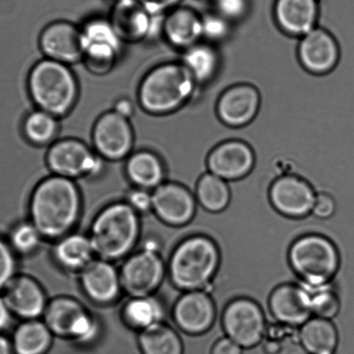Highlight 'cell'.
Wrapping results in <instances>:
<instances>
[{
    "label": "cell",
    "instance_id": "obj_7",
    "mask_svg": "<svg viewBox=\"0 0 354 354\" xmlns=\"http://www.w3.org/2000/svg\"><path fill=\"white\" fill-rule=\"evenodd\" d=\"M80 29L84 50L82 64L92 75H108L122 57L124 44L117 35L109 18L89 19Z\"/></svg>",
    "mask_w": 354,
    "mask_h": 354
},
{
    "label": "cell",
    "instance_id": "obj_48",
    "mask_svg": "<svg viewBox=\"0 0 354 354\" xmlns=\"http://www.w3.org/2000/svg\"><path fill=\"white\" fill-rule=\"evenodd\" d=\"M0 354H15L11 340L0 333Z\"/></svg>",
    "mask_w": 354,
    "mask_h": 354
},
{
    "label": "cell",
    "instance_id": "obj_49",
    "mask_svg": "<svg viewBox=\"0 0 354 354\" xmlns=\"http://www.w3.org/2000/svg\"><path fill=\"white\" fill-rule=\"evenodd\" d=\"M111 1L113 2V4H115V3H119V2L124 1V0H111Z\"/></svg>",
    "mask_w": 354,
    "mask_h": 354
},
{
    "label": "cell",
    "instance_id": "obj_21",
    "mask_svg": "<svg viewBox=\"0 0 354 354\" xmlns=\"http://www.w3.org/2000/svg\"><path fill=\"white\" fill-rule=\"evenodd\" d=\"M3 291L12 315L24 321L43 317L49 301L42 286L34 278L26 274L16 276Z\"/></svg>",
    "mask_w": 354,
    "mask_h": 354
},
{
    "label": "cell",
    "instance_id": "obj_35",
    "mask_svg": "<svg viewBox=\"0 0 354 354\" xmlns=\"http://www.w3.org/2000/svg\"><path fill=\"white\" fill-rule=\"evenodd\" d=\"M299 284L307 295L313 317L332 319L338 315L340 301L333 281L322 286H310L301 281Z\"/></svg>",
    "mask_w": 354,
    "mask_h": 354
},
{
    "label": "cell",
    "instance_id": "obj_9",
    "mask_svg": "<svg viewBox=\"0 0 354 354\" xmlns=\"http://www.w3.org/2000/svg\"><path fill=\"white\" fill-rule=\"evenodd\" d=\"M43 322L54 336L86 343L98 330L96 319L80 301L70 297H59L48 302Z\"/></svg>",
    "mask_w": 354,
    "mask_h": 354
},
{
    "label": "cell",
    "instance_id": "obj_38",
    "mask_svg": "<svg viewBox=\"0 0 354 354\" xmlns=\"http://www.w3.org/2000/svg\"><path fill=\"white\" fill-rule=\"evenodd\" d=\"M15 252L8 242L0 238V290L11 283L16 274Z\"/></svg>",
    "mask_w": 354,
    "mask_h": 354
},
{
    "label": "cell",
    "instance_id": "obj_40",
    "mask_svg": "<svg viewBox=\"0 0 354 354\" xmlns=\"http://www.w3.org/2000/svg\"><path fill=\"white\" fill-rule=\"evenodd\" d=\"M315 191L316 198L311 214L322 219L331 218L336 212L335 198L329 192L322 190V189H315Z\"/></svg>",
    "mask_w": 354,
    "mask_h": 354
},
{
    "label": "cell",
    "instance_id": "obj_47",
    "mask_svg": "<svg viewBox=\"0 0 354 354\" xmlns=\"http://www.w3.org/2000/svg\"><path fill=\"white\" fill-rule=\"evenodd\" d=\"M288 342H279L277 340L263 339L262 346L264 353L266 354H281L286 348Z\"/></svg>",
    "mask_w": 354,
    "mask_h": 354
},
{
    "label": "cell",
    "instance_id": "obj_25",
    "mask_svg": "<svg viewBox=\"0 0 354 354\" xmlns=\"http://www.w3.org/2000/svg\"><path fill=\"white\" fill-rule=\"evenodd\" d=\"M161 35L174 49L187 50L202 42V16L194 10L178 6L163 17Z\"/></svg>",
    "mask_w": 354,
    "mask_h": 354
},
{
    "label": "cell",
    "instance_id": "obj_15",
    "mask_svg": "<svg viewBox=\"0 0 354 354\" xmlns=\"http://www.w3.org/2000/svg\"><path fill=\"white\" fill-rule=\"evenodd\" d=\"M256 156L248 143L228 140L213 147L206 160L207 171L227 182L243 180L255 170Z\"/></svg>",
    "mask_w": 354,
    "mask_h": 354
},
{
    "label": "cell",
    "instance_id": "obj_22",
    "mask_svg": "<svg viewBox=\"0 0 354 354\" xmlns=\"http://www.w3.org/2000/svg\"><path fill=\"white\" fill-rule=\"evenodd\" d=\"M80 283L84 294L98 305L112 304L122 290L120 271L111 262L100 259L81 271Z\"/></svg>",
    "mask_w": 354,
    "mask_h": 354
},
{
    "label": "cell",
    "instance_id": "obj_39",
    "mask_svg": "<svg viewBox=\"0 0 354 354\" xmlns=\"http://www.w3.org/2000/svg\"><path fill=\"white\" fill-rule=\"evenodd\" d=\"M215 12L232 23L241 20L249 10V0H214Z\"/></svg>",
    "mask_w": 354,
    "mask_h": 354
},
{
    "label": "cell",
    "instance_id": "obj_32",
    "mask_svg": "<svg viewBox=\"0 0 354 354\" xmlns=\"http://www.w3.org/2000/svg\"><path fill=\"white\" fill-rule=\"evenodd\" d=\"M138 344L142 354H185L180 332L165 322L140 332Z\"/></svg>",
    "mask_w": 354,
    "mask_h": 354
},
{
    "label": "cell",
    "instance_id": "obj_19",
    "mask_svg": "<svg viewBox=\"0 0 354 354\" xmlns=\"http://www.w3.org/2000/svg\"><path fill=\"white\" fill-rule=\"evenodd\" d=\"M297 56L301 66L309 73L325 75L338 64L340 50L335 37L317 26L301 37Z\"/></svg>",
    "mask_w": 354,
    "mask_h": 354
},
{
    "label": "cell",
    "instance_id": "obj_45",
    "mask_svg": "<svg viewBox=\"0 0 354 354\" xmlns=\"http://www.w3.org/2000/svg\"><path fill=\"white\" fill-rule=\"evenodd\" d=\"M113 110L118 113V115L130 120L135 115L136 106L131 100L122 97L117 100L115 102Z\"/></svg>",
    "mask_w": 354,
    "mask_h": 354
},
{
    "label": "cell",
    "instance_id": "obj_30",
    "mask_svg": "<svg viewBox=\"0 0 354 354\" xmlns=\"http://www.w3.org/2000/svg\"><path fill=\"white\" fill-rule=\"evenodd\" d=\"M182 53L180 62L198 86L207 84L215 77L220 59L213 44L202 41Z\"/></svg>",
    "mask_w": 354,
    "mask_h": 354
},
{
    "label": "cell",
    "instance_id": "obj_42",
    "mask_svg": "<svg viewBox=\"0 0 354 354\" xmlns=\"http://www.w3.org/2000/svg\"><path fill=\"white\" fill-rule=\"evenodd\" d=\"M126 202L139 214L152 211V192L144 189H133Z\"/></svg>",
    "mask_w": 354,
    "mask_h": 354
},
{
    "label": "cell",
    "instance_id": "obj_4",
    "mask_svg": "<svg viewBox=\"0 0 354 354\" xmlns=\"http://www.w3.org/2000/svg\"><path fill=\"white\" fill-rule=\"evenodd\" d=\"M27 91L36 109L59 120L73 111L80 95L77 77L71 66L46 58L30 68Z\"/></svg>",
    "mask_w": 354,
    "mask_h": 354
},
{
    "label": "cell",
    "instance_id": "obj_14",
    "mask_svg": "<svg viewBox=\"0 0 354 354\" xmlns=\"http://www.w3.org/2000/svg\"><path fill=\"white\" fill-rule=\"evenodd\" d=\"M315 198L314 187L300 175H280L270 187L271 204L288 218H301L310 215Z\"/></svg>",
    "mask_w": 354,
    "mask_h": 354
},
{
    "label": "cell",
    "instance_id": "obj_36",
    "mask_svg": "<svg viewBox=\"0 0 354 354\" xmlns=\"http://www.w3.org/2000/svg\"><path fill=\"white\" fill-rule=\"evenodd\" d=\"M42 239L32 222H22L12 230L8 243L15 253L28 255L39 248Z\"/></svg>",
    "mask_w": 354,
    "mask_h": 354
},
{
    "label": "cell",
    "instance_id": "obj_16",
    "mask_svg": "<svg viewBox=\"0 0 354 354\" xmlns=\"http://www.w3.org/2000/svg\"><path fill=\"white\" fill-rule=\"evenodd\" d=\"M216 316L214 300L203 290L181 293L171 309L175 328L189 335L207 332L214 324Z\"/></svg>",
    "mask_w": 354,
    "mask_h": 354
},
{
    "label": "cell",
    "instance_id": "obj_31",
    "mask_svg": "<svg viewBox=\"0 0 354 354\" xmlns=\"http://www.w3.org/2000/svg\"><path fill=\"white\" fill-rule=\"evenodd\" d=\"M123 321L130 328L139 332L164 322L165 309L159 299L154 295L130 297L123 306Z\"/></svg>",
    "mask_w": 354,
    "mask_h": 354
},
{
    "label": "cell",
    "instance_id": "obj_43",
    "mask_svg": "<svg viewBox=\"0 0 354 354\" xmlns=\"http://www.w3.org/2000/svg\"><path fill=\"white\" fill-rule=\"evenodd\" d=\"M144 8L153 17H163L180 4L182 0H138Z\"/></svg>",
    "mask_w": 354,
    "mask_h": 354
},
{
    "label": "cell",
    "instance_id": "obj_5",
    "mask_svg": "<svg viewBox=\"0 0 354 354\" xmlns=\"http://www.w3.org/2000/svg\"><path fill=\"white\" fill-rule=\"evenodd\" d=\"M139 215L126 201L112 203L98 212L88 236L97 259L112 263L129 255L140 239Z\"/></svg>",
    "mask_w": 354,
    "mask_h": 354
},
{
    "label": "cell",
    "instance_id": "obj_20",
    "mask_svg": "<svg viewBox=\"0 0 354 354\" xmlns=\"http://www.w3.org/2000/svg\"><path fill=\"white\" fill-rule=\"evenodd\" d=\"M138 0H124L113 4L109 17L117 35L124 44L144 42L152 37L156 19Z\"/></svg>",
    "mask_w": 354,
    "mask_h": 354
},
{
    "label": "cell",
    "instance_id": "obj_41",
    "mask_svg": "<svg viewBox=\"0 0 354 354\" xmlns=\"http://www.w3.org/2000/svg\"><path fill=\"white\" fill-rule=\"evenodd\" d=\"M264 339L277 340L279 342L297 340L299 339V328L277 322H267Z\"/></svg>",
    "mask_w": 354,
    "mask_h": 354
},
{
    "label": "cell",
    "instance_id": "obj_11",
    "mask_svg": "<svg viewBox=\"0 0 354 354\" xmlns=\"http://www.w3.org/2000/svg\"><path fill=\"white\" fill-rule=\"evenodd\" d=\"M167 272L159 252L152 245L129 256L120 270L122 290L129 297L153 295Z\"/></svg>",
    "mask_w": 354,
    "mask_h": 354
},
{
    "label": "cell",
    "instance_id": "obj_24",
    "mask_svg": "<svg viewBox=\"0 0 354 354\" xmlns=\"http://www.w3.org/2000/svg\"><path fill=\"white\" fill-rule=\"evenodd\" d=\"M318 0H276L274 19L288 36L302 37L317 27Z\"/></svg>",
    "mask_w": 354,
    "mask_h": 354
},
{
    "label": "cell",
    "instance_id": "obj_26",
    "mask_svg": "<svg viewBox=\"0 0 354 354\" xmlns=\"http://www.w3.org/2000/svg\"><path fill=\"white\" fill-rule=\"evenodd\" d=\"M125 174L136 188L153 191L166 182L167 170L162 159L153 151H133L125 160Z\"/></svg>",
    "mask_w": 354,
    "mask_h": 354
},
{
    "label": "cell",
    "instance_id": "obj_8",
    "mask_svg": "<svg viewBox=\"0 0 354 354\" xmlns=\"http://www.w3.org/2000/svg\"><path fill=\"white\" fill-rule=\"evenodd\" d=\"M105 160L92 147L77 138L57 140L48 147L46 163L51 174L77 180L101 174Z\"/></svg>",
    "mask_w": 354,
    "mask_h": 354
},
{
    "label": "cell",
    "instance_id": "obj_12",
    "mask_svg": "<svg viewBox=\"0 0 354 354\" xmlns=\"http://www.w3.org/2000/svg\"><path fill=\"white\" fill-rule=\"evenodd\" d=\"M92 147L102 159L110 162L126 160L133 152L135 130L130 120L113 110L96 119L91 132Z\"/></svg>",
    "mask_w": 354,
    "mask_h": 354
},
{
    "label": "cell",
    "instance_id": "obj_46",
    "mask_svg": "<svg viewBox=\"0 0 354 354\" xmlns=\"http://www.w3.org/2000/svg\"><path fill=\"white\" fill-rule=\"evenodd\" d=\"M12 313L10 310L8 304L3 295L0 294V333L9 328L12 322Z\"/></svg>",
    "mask_w": 354,
    "mask_h": 354
},
{
    "label": "cell",
    "instance_id": "obj_13",
    "mask_svg": "<svg viewBox=\"0 0 354 354\" xmlns=\"http://www.w3.org/2000/svg\"><path fill=\"white\" fill-rule=\"evenodd\" d=\"M194 192L180 182L166 181L152 191V212L174 229L187 225L197 212Z\"/></svg>",
    "mask_w": 354,
    "mask_h": 354
},
{
    "label": "cell",
    "instance_id": "obj_17",
    "mask_svg": "<svg viewBox=\"0 0 354 354\" xmlns=\"http://www.w3.org/2000/svg\"><path fill=\"white\" fill-rule=\"evenodd\" d=\"M39 46L44 58L68 66L82 63L84 58L80 26L65 20L44 27L39 34Z\"/></svg>",
    "mask_w": 354,
    "mask_h": 354
},
{
    "label": "cell",
    "instance_id": "obj_27",
    "mask_svg": "<svg viewBox=\"0 0 354 354\" xmlns=\"http://www.w3.org/2000/svg\"><path fill=\"white\" fill-rule=\"evenodd\" d=\"M299 340L308 354H335L339 336L331 319L312 317L299 328Z\"/></svg>",
    "mask_w": 354,
    "mask_h": 354
},
{
    "label": "cell",
    "instance_id": "obj_37",
    "mask_svg": "<svg viewBox=\"0 0 354 354\" xmlns=\"http://www.w3.org/2000/svg\"><path fill=\"white\" fill-rule=\"evenodd\" d=\"M230 22L216 12L202 16L203 40L209 44L222 42L230 32Z\"/></svg>",
    "mask_w": 354,
    "mask_h": 354
},
{
    "label": "cell",
    "instance_id": "obj_29",
    "mask_svg": "<svg viewBox=\"0 0 354 354\" xmlns=\"http://www.w3.org/2000/svg\"><path fill=\"white\" fill-rule=\"evenodd\" d=\"M94 250L88 236L68 234L58 239L54 248V257L65 270L81 272L94 260Z\"/></svg>",
    "mask_w": 354,
    "mask_h": 354
},
{
    "label": "cell",
    "instance_id": "obj_3",
    "mask_svg": "<svg viewBox=\"0 0 354 354\" xmlns=\"http://www.w3.org/2000/svg\"><path fill=\"white\" fill-rule=\"evenodd\" d=\"M219 264L220 252L214 240L192 234L181 239L171 250L168 277L181 293L205 290L214 280Z\"/></svg>",
    "mask_w": 354,
    "mask_h": 354
},
{
    "label": "cell",
    "instance_id": "obj_44",
    "mask_svg": "<svg viewBox=\"0 0 354 354\" xmlns=\"http://www.w3.org/2000/svg\"><path fill=\"white\" fill-rule=\"evenodd\" d=\"M212 354H243V348L225 336L215 343Z\"/></svg>",
    "mask_w": 354,
    "mask_h": 354
},
{
    "label": "cell",
    "instance_id": "obj_34",
    "mask_svg": "<svg viewBox=\"0 0 354 354\" xmlns=\"http://www.w3.org/2000/svg\"><path fill=\"white\" fill-rule=\"evenodd\" d=\"M59 119L36 109L26 115L22 130L27 142L37 147L53 145L59 133Z\"/></svg>",
    "mask_w": 354,
    "mask_h": 354
},
{
    "label": "cell",
    "instance_id": "obj_10",
    "mask_svg": "<svg viewBox=\"0 0 354 354\" xmlns=\"http://www.w3.org/2000/svg\"><path fill=\"white\" fill-rule=\"evenodd\" d=\"M222 322L226 337L243 347L253 348L262 343L267 326L263 309L246 297L233 299L223 312Z\"/></svg>",
    "mask_w": 354,
    "mask_h": 354
},
{
    "label": "cell",
    "instance_id": "obj_33",
    "mask_svg": "<svg viewBox=\"0 0 354 354\" xmlns=\"http://www.w3.org/2000/svg\"><path fill=\"white\" fill-rule=\"evenodd\" d=\"M194 192L198 204L209 212L223 211L232 198L229 182L208 171L198 178Z\"/></svg>",
    "mask_w": 354,
    "mask_h": 354
},
{
    "label": "cell",
    "instance_id": "obj_2",
    "mask_svg": "<svg viewBox=\"0 0 354 354\" xmlns=\"http://www.w3.org/2000/svg\"><path fill=\"white\" fill-rule=\"evenodd\" d=\"M198 87L180 61L165 62L144 75L137 89V100L147 115H169L184 108Z\"/></svg>",
    "mask_w": 354,
    "mask_h": 354
},
{
    "label": "cell",
    "instance_id": "obj_23",
    "mask_svg": "<svg viewBox=\"0 0 354 354\" xmlns=\"http://www.w3.org/2000/svg\"><path fill=\"white\" fill-rule=\"evenodd\" d=\"M269 307L274 322L300 328L313 317L307 295L298 283L283 284L271 294Z\"/></svg>",
    "mask_w": 354,
    "mask_h": 354
},
{
    "label": "cell",
    "instance_id": "obj_28",
    "mask_svg": "<svg viewBox=\"0 0 354 354\" xmlns=\"http://www.w3.org/2000/svg\"><path fill=\"white\" fill-rule=\"evenodd\" d=\"M53 333L40 319L24 321L11 339L15 354H46L53 342Z\"/></svg>",
    "mask_w": 354,
    "mask_h": 354
},
{
    "label": "cell",
    "instance_id": "obj_6",
    "mask_svg": "<svg viewBox=\"0 0 354 354\" xmlns=\"http://www.w3.org/2000/svg\"><path fill=\"white\" fill-rule=\"evenodd\" d=\"M288 260L299 280L310 286L331 283L339 266V250L335 243L315 233L295 240Z\"/></svg>",
    "mask_w": 354,
    "mask_h": 354
},
{
    "label": "cell",
    "instance_id": "obj_18",
    "mask_svg": "<svg viewBox=\"0 0 354 354\" xmlns=\"http://www.w3.org/2000/svg\"><path fill=\"white\" fill-rule=\"evenodd\" d=\"M261 106V95L255 86L239 84L222 93L216 102L220 121L232 128H242L256 118Z\"/></svg>",
    "mask_w": 354,
    "mask_h": 354
},
{
    "label": "cell",
    "instance_id": "obj_1",
    "mask_svg": "<svg viewBox=\"0 0 354 354\" xmlns=\"http://www.w3.org/2000/svg\"><path fill=\"white\" fill-rule=\"evenodd\" d=\"M82 209L81 192L75 180L57 176L43 178L30 195V222L43 238L60 239L77 225Z\"/></svg>",
    "mask_w": 354,
    "mask_h": 354
}]
</instances>
